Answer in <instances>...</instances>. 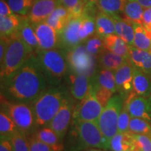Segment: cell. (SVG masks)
I'll return each instance as SVG.
<instances>
[{
    "mask_svg": "<svg viewBox=\"0 0 151 151\" xmlns=\"http://www.w3.org/2000/svg\"><path fill=\"white\" fill-rule=\"evenodd\" d=\"M95 35L101 39L107 36L116 34L115 24L112 17L102 11H99L95 17Z\"/></svg>",
    "mask_w": 151,
    "mask_h": 151,
    "instance_id": "d4e9b609",
    "label": "cell"
},
{
    "mask_svg": "<svg viewBox=\"0 0 151 151\" xmlns=\"http://www.w3.org/2000/svg\"><path fill=\"white\" fill-rule=\"evenodd\" d=\"M134 39L133 46L140 50L151 51V31L143 24L133 23Z\"/></svg>",
    "mask_w": 151,
    "mask_h": 151,
    "instance_id": "83f0119b",
    "label": "cell"
},
{
    "mask_svg": "<svg viewBox=\"0 0 151 151\" xmlns=\"http://www.w3.org/2000/svg\"><path fill=\"white\" fill-rule=\"evenodd\" d=\"M18 131H20L12 119L6 113L1 111L0 113V135L1 138L11 139Z\"/></svg>",
    "mask_w": 151,
    "mask_h": 151,
    "instance_id": "1f68e13d",
    "label": "cell"
},
{
    "mask_svg": "<svg viewBox=\"0 0 151 151\" xmlns=\"http://www.w3.org/2000/svg\"><path fill=\"white\" fill-rule=\"evenodd\" d=\"M112 17L115 24L116 35L120 37L130 46H133L134 39V29L132 22L126 18H122L119 16Z\"/></svg>",
    "mask_w": 151,
    "mask_h": 151,
    "instance_id": "ffe728a7",
    "label": "cell"
},
{
    "mask_svg": "<svg viewBox=\"0 0 151 151\" xmlns=\"http://www.w3.org/2000/svg\"><path fill=\"white\" fill-rule=\"evenodd\" d=\"M123 106L130 116L144 119L151 123V100L132 91L124 100Z\"/></svg>",
    "mask_w": 151,
    "mask_h": 151,
    "instance_id": "8fae6325",
    "label": "cell"
},
{
    "mask_svg": "<svg viewBox=\"0 0 151 151\" xmlns=\"http://www.w3.org/2000/svg\"><path fill=\"white\" fill-rule=\"evenodd\" d=\"M81 22V18H71L59 33V48L65 52L82 43L79 35Z\"/></svg>",
    "mask_w": 151,
    "mask_h": 151,
    "instance_id": "7c38bea8",
    "label": "cell"
},
{
    "mask_svg": "<svg viewBox=\"0 0 151 151\" xmlns=\"http://www.w3.org/2000/svg\"><path fill=\"white\" fill-rule=\"evenodd\" d=\"M71 19V16L69 11L64 6L59 5L47 18L45 22L53 28L57 32L60 33Z\"/></svg>",
    "mask_w": 151,
    "mask_h": 151,
    "instance_id": "44dd1931",
    "label": "cell"
},
{
    "mask_svg": "<svg viewBox=\"0 0 151 151\" xmlns=\"http://www.w3.org/2000/svg\"><path fill=\"white\" fill-rule=\"evenodd\" d=\"M62 6L65 7L66 9L71 13L77 6L83 2L84 0H60Z\"/></svg>",
    "mask_w": 151,
    "mask_h": 151,
    "instance_id": "7bdbcfd3",
    "label": "cell"
},
{
    "mask_svg": "<svg viewBox=\"0 0 151 151\" xmlns=\"http://www.w3.org/2000/svg\"><path fill=\"white\" fill-rule=\"evenodd\" d=\"M99 68L115 71L129 60L104 49L97 57Z\"/></svg>",
    "mask_w": 151,
    "mask_h": 151,
    "instance_id": "7402d4cb",
    "label": "cell"
},
{
    "mask_svg": "<svg viewBox=\"0 0 151 151\" xmlns=\"http://www.w3.org/2000/svg\"><path fill=\"white\" fill-rule=\"evenodd\" d=\"M48 85L33 53L18 70L1 81V97L14 102L30 104Z\"/></svg>",
    "mask_w": 151,
    "mask_h": 151,
    "instance_id": "6da1fadb",
    "label": "cell"
},
{
    "mask_svg": "<svg viewBox=\"0 0 151 151\" xmlns=\"http://www.w3.org/2000/svg\"><path fill=\"white\" fill-rule=\"evenodd\" d=\"M10 37H1V41H0V63L3 61L4 58L8 48Z\"/></svg>",
    "mask_w": 151,
    "mask_h": 151,
    "instance_id": "b9f144b4",
    "label": "cell"
},
{
    "mask_svg": "<svg viewBox=\"0 0 151 151\" xmlns=\"http://www.w3.org/2000/svg\"><path fill=\"white\" fill-rule=\"evenodd\" d=\"M69 72L86 75L92 78L98 69L97 57L86 50L85 45L80 44L65 52Z\"/></svg>",
    "mask_w": 151,
    "mask_h": 151,
    "instance_id": "52a82bcc",
    "label": "cell"
},
{
    "mask_svg": "<svg viewBox=\"0 0 151 151\" xmlns=\"http://www.w3.org/2000/svg\"><path fill=\"white\" fill-rule=\"evenodd\" d=\"M59 5L60 0H35L27 17L32 24L44 22Z\"/></svg>",
    "mask_w": 151,
    "mask_h": 151,
    "instance_id": "9a60e30c",
    "label": "cell"
},
{
    "mask_svg": "<svg viewBox=\"0 0 151 151\" xmlns=\"http://www.w3.org/2000/svg\"><path fill=\"white\" fill-rule=\"evenodd\" d=\"M22 16L20 15L13 14L7 16L0 17V34L1 37H10L17 32Z\"/></svg>",
    "mask_w": 151,
    "mask_h": 151,
    "instance_id": "f1b7e54d",
    "label": "cell"
},
{
    "mask_svg": "<svg viewBox=\"0 0 151 151\" xmlns=\"http://www.w3.org/2000/svg\"><path fill=\"white\" fill-rule=\"evenodd\" d=\"M95 17L86 16V15L81 17L79 35H80L81 40L82 43L86 42L90 37L95 35Z\"/></svg>",
    "mask_w": 151,
    "mask_h": 151,
    "instance_id": "4dcf8cb0",
    "label": "cell"
},
{
    "mask_svg": "<svg viewBox=\"0 0 151 151\" xmlns=\"http://www.w3.org/2000/svg\"><path fill=\"white\" fill-rule=\"evenodd\" d=\"M144 9L135 0H122V11L127 20L132 23L143 24Z\"/></svg>",
    "mask_w": 151,
    "mask_h": 151,
    "instance_id": "484cf974",
    "label": "cell"
},
{
    "mask_svg": "<svg viewBox=\"0 0 151 151\" xmlns=\"http://www.w3.org/2000/svg\"><path fill=\"white\" fill-rule=\"evenodd\" d=\"M134 149L132 133L129 132H117L110 141L109 150L111 151H127Z\"/></svg>",
    "mask_w": 151,
    "mask_h": 151,
    "instance_id": "4316f807",
    "label": "cell"
},
{
    "mask_svg": "<svg viewBox=\"0 0 151 151\" xmlns=\"http://www.w3.org/2000/svg\"><path fill=\"white\" fill-rule=\"evenodd\" d=\"M33 26L39 41V50H46L59 48V33L53 28L45 21L33 24Z\"/></svg>",
    "mask_w": 151,
    "mask_h": 151,
    "instance_id": "5bb4252c",
    "label": "cell"
},
{
    "mask_svg": "<svg viewBox=\"0 0 151 151\" xmlns=\"http://www.w3.org/2000/svg\"><path fill=\"white\" fill-rule=\"evenodd\" d=\"M91 79L95 83L107 88L114 94L117 92L116 79L113 71L99 68Z\"/></svg>",
    "mask_w": 151,
    "mask_h": 151,
    "instance_id": "f546056e",
    "label": "cell"
},
{
    "mask_svg": "<svg viewBox=\"0 0 151 151\" xmlns=\"http://www.w3.org/2000/svg\"><path fill=\"white\" fill-rule=\"evenodd\" d=\"M135 1H137L143 9L151 7V0H135Z\"/></svg>",
    "mask_w": 151,
    "mask_h": 151,
    "instance_id": "7dc6e473",
    "label": "cell"
},
{
    "mask_svg": "<svg viewBox=\"0 0 151 151\" xmlns=\"http://www.w3.org/2000/svg\"><path fill=\"white\" fill-rule=\"evenodd\" d=\"M150 99L151 100V91H150Z\"/></svg>",
    "mask_w": 151,
    "mask_h": 151,
    "instance_id": "816d5d0a",
    "label": "cell"
},
{
    "mask_svg": "<svg viewBox=\"0 0 151 151\" xmlns=\"http://www.w3.org/2000/svg\"><path fill=\"white\" fill-rule=\"evenodd\" d=\"M85 47L90 54L95 57H97L105 49L103 39L95 35L85 42Z\"/></svg>",
    "mask_w": 151,
    "mask_h": 151,
    "instance_id": "d590c367",
    "label": "cell"
},
{
    "mask_svg": "<svg viewBox=\"0 0 151 151\" xmlns=\"http://www.w3.org/2000/svg\"><path fill=\"white\" fill-rule=\"evenodd\" d=\"M16 34L34 53L39 50V41L36 35L35 28L27 16H22L21 23Z\"/></svg>",
    "mask_w": 151,
    "mask_h": 151,
    "instance_id": "e0dca14e",
    "label": "cell"
},
{
    "mask_svg": "<svg viewBox=\"0 0 151 151\" xmlns=\"http://www.w3.org/2000/svg\"><path fill=\"white\" fill-rule=\"evenodd\" d=\"M98 9L100 11L111 16H119L122 11V0H97Z\"/></svg>",
    "mask_w": 151,
    "mask_h": 151,
    "instance_id": "d6a6232c",
    "label": "cell"
},
{
    "mask_svg": "<svg viewBox=\"0 0 151 151\" xmlns=\"http://www.w3.org/2000/svg\"><path fill=\"white\" fill-rule=\"evenodd\" d=\"M34 52L16 33L10 37L6 52L1 65V81L18 70Z\"/></svg>",
    "mask_w": 151,
    "mask_h": 151,
    "instance_id": "5b68a950",
    "label": "cell"
},
{
    "mask_svg": "<svg viewBox=\"0 0 151 151\" xmlns=\"http://www.w3.org/2000/svg\"><path fill=\"white\" fill-rule=\"evenodd\" d=\"M106 50L120 55L126 59L129 58V46L116 34L107 36L103 39Z\"/></svg>",
    "mask_w": 151,
    "mask_h": 151,
    "instance_id": "cb8c5ba5",
    "label": "cell"
},
{
    "mask_svg": "<svg viewBox=\"0 0 151 151\" xmlns=\"http://www.w3.org/2000/svg\"><path fill=\"white\" fill-rule=\"evenodd\" d=\"M133 91L141 97L150 98L151 76L133 66Z\"/></svg>",
    "mask_w": 151,
    "mask_h": 151,
    "instance_id": "d6986e66",
    "label": "cell"
},
{
    "mask_svg": "<svg viewBox=\"0 0 151 151\" xmlns=\"http://www.w3.org/2000/svg\"><path fill=\"white\" fill-rule=\"evenodd\" d=\"M104 107L96 97L95 91L90 84L86 96L75 105L72 120L83 121H97Z\"/></svg>",
    "mask_w": 151,
    "mask_h": 151,
    "instance_id": "9c48e42d",
    "label": "cell"
},
{
    "mask_svg": "<svg viewBox=\"0 0 151 151\" xmlns=\"http://www.w3.org/2000/svg\"><path fill=\"white\" fill-rule=\"evenodd\" d=\"M127 151H137V150H127Z\"/></svg>",
    "mask_w": 151,
    "mask_h": 151,
    "instance_id": "f907efd6",
    "label": "cell"
},
{
    "mask_svg": "<svg viewBox=\"0 0 151 151\" xmlns=\"http://www.w3.org/2000/svg\"><path fill=\"white\" fill-rule=\"evenodd\" d=\"M135 150L151 151V134H132Z\"/></svg>",
    "mask_w": 151,
    "mask_h": 151,
    "instance_id": "74e56055",
    "label": "cell"
},
{
    "mask_svg": "<svg viewBox=\"0 0 151 151\" xmlns=\"http://www.w3.org/2000/svg\"><path fill=\"white\" fill-rule=\"evenodd\" d=\"M73 99H74L71 96L70 97L69 94L67 92L59 111L47 125L54 130L62 140H63L66 136L72 120L75 107Z\"/></svg>",
    "mask_w": 151,
    "mask_h": 151,
    "instance_id": "30bf717a",
    "label": "cell"
},
{
    "mask_svg": "<svg viewBox=\"0 0 151 151\" xmlns=\"http://www.w3.org/2000/svg\"><path fill=\"white\" fill-rule=\"evenodd\" d=\"M85 1H97V0H84Z\"/></svg>",
    "mask_w": 151,
    "mask_h": 151,
    "instance_id": "681fc988",
    "label": "cell"
},
{
    "mask_svg": "<svg viewBox=\"0 0 151 151\" xmlns=\"http://www.w3.org/2000/svg\"><path fill=\"white\" fill-rule=\"evenodd\" d=\"M28 140L30 151H55L52 147L39 140L33 135L30 136Z\"/></svg>",
    "mask_w": 151,
    "mask_h": 151,
    "instance_id": "60d3db41",
    "label": "cell"
},
{
    "mask_svg": "<svg viewBox=\"0 0 151 151\" xmlns=\"http://www.w3.org/2000/svg\"><path fill=\"white\" fill-rule=\"evenodd\" d=\"M131 116L124 107H122L118 121V132H129V125Z\"/></svg>",
    "mask_w": 151,
    "mask_h": 151,
    "instance_id": "ab89813d",
    "label": "cell"
},
{
    "mask_svg": "<svg viewBox=\"0 0 151 151\" xmlns=\"http://www.w3.org/2000/svg\"><path fill=\"white\" fill-rule=\"evenodd\" d=\"M91 78L83 74L69 72L67 82L71 96L75 100L81 101L89 91Z\"/></svg>",
    "mask_w": 151,
    "mask_h": 151,
    "instance_id": "2e32d148",
    "label": "cell"
},
{
    "mask_svg": "<svg viewBox=\"0 0 151 151\" xmlns=\"http://www.w3.org/2000/svg\"><path fill=\"white\" fill-rule=\"evenodd\" d=\"M11 143L14 151H30L27 136L20 131H18L11 137Z\"/></svg>",
    "mask_w": 151,
    "mask_h": 151,
    "instance_id": "8d00e7d4",
    "label": "cell"
},
{
    "mask_svg": "<svg viewBox=\"0 0 151 151\" xmlns=\"http://www.w3.org/2000/svg\"><path fill=\"white\" fill-rule=\"evenodd\" d=\"M32 135L42 142L52 147L55 151H62L65 148L63 140H62L55 132L48 126H45Z\"/></svg>",
    "mask_w": 151,
    "mask_h": 151,
    "instance_id": "603a6c76",
    "label": "cell"
},
{
    "mask_svg": "<svg viewBox=\"0 0 151 151\" xmlns=\"http://www.w3.org/2000/svg\"><path fill=\"white\" fill-rule=\"evenodd\" d=\"M129 62L134 67L151 76V51L129 46Z\"/></svg>",
    "mask_w": 151,
    "mask_h": 151,
    "instance_id": "ac0fdd59",
    "label": "cell"
},
{
    "mask_svg": "<svg viewBox=\"0 0 151 151\" xmlns=\"http://www.w3.org/2000/svg\"><path fill=\"white\" fill-rule=\"evenodd\" d=\"M82 151H109V150H105V149H101V148H89Z\"/></svg>",
    "mask_w": 151,
    "mask_h": 151,
    "instance_id": "c3c4849f",
    "label": "cell"
},
{
    "mask_svg": "<svg viewBox=\"0 0 151 151\" xmlns=\"http://www.w3.org/2000/svg\"><path fill=\"white\" fill-rule=\"evenodd\" d=\"M14 14L9 6L8 3H6L4 0L0 1V17L10 16Z\"/></svg>",
    "mask_w": 151,
    "mask_h": 151,
    "instance_id": "bcb514c9",
    "label": "cell"
},
{
    "mask_svg": "<svg viewBox=\"0 0 151 151\" xmlns=\"http://www.w3.org/2000/svg\"><path fill=\"white\" fill-rule=\"evenodd\" d=\"M67 92L62 87L51 86L30 103L36 128L48 125L59 111Z\"/></svg>",
    "mask_w": 151,
    "mask_h": 151,
    "instance_id": "3957f363",
    "label": "cell"
},
{
    "mask_svg": "<svg viewBox=\"0 0 151 151\" xmlns=\"http://www.w3.org/2000/svg\"><path fill=\"white\" fill-rule=\"evenodd\" d=\"M36 60L48 84L59 86L69 72L66 53L60 48L50 50H39L35 53Z\"/></svg>",
    "mask_w": 151,
    "mask_h": 151,
    "instance_id": "277c9868",
    "label": "cell"
},
{
    "mask_svg": "<svg viewBox=\"0 0 151 151\" xmlns=\"http://www.w3.org/2000/svg\"><path fill=\"white\" fill-rule=\"evenodd\" d=\"M117 93L126 99L133 91V65L128 60L114 71Z\"/></svg>",
    "mask_w": 151,
    "mask_h": 151,
    "instance_id": "4fadbf2b",
    "label": "cell"
},
{
    "mask_svg": "<svg viewBox=\"0 0 151 151\" xmlns=\"http://www.w3.org/2000/svg\"><path fill=\"white\" fill-rule=\"evenodd\" d=\"M124 104V99L119 94L113 95L97 120V124L101 133L110 142L111 139L118 132L119 115Z\"/></svg>",
    "mask_w": 151,
    "mask_h": 151,
    "instance_id": "ba28073f",
    "label": "cell"
},
{
    "mask_svg": "<svg viewBox=\"0 0 151 151\" xmlns=\"http://www.w3.org/2000/svg\"><path fill=\"white\" fill-rule=\"evenodd\" d=\"M110 142L101 133L97 121L72 120L67 151H82L89 148L109 150Z\"/></svg>",
    "mask_w": 151,
    "mask_h": 151,
    "instance_id": "7a4b0ae2",
    "label": "cell"
},
{
    "mask_svg": "<svg viewBox=\"0 0 151 151\" xmlns=\"http://www.w3.org/2000/svg\"><path fill=\"white\" fill-rule=\"evenodd\" d=\"M0 151H14L11 139H9V138H1Z\"/></svg>",
    "mask_w": 151,
    "mask_h": 151,
    "instance_id": "f6af8a7d",
    "label": "cell"
},
{
    "mask_svg": "<svg viewBox=\"0 0 151 151\" xmlns=\"http://www.w3.org/2000/svg\"><path fill=\"white\" fill-rule=\"evenodd\" d=\"M142 21L143 25L151 31V7L144 9Z\"/></svg>",
    "mask_w": 151,
    "mask_h": 151,
    "instance_id": "ee69618b",
    "label": "cell"
},
{
    "mask_svg": "<svg viewBox=\"0 0 151 151\" xmlns=\"http://www.w3.org/2000/svg\"><path fill=\"white\" fill-rule=\"evenodd\" d=\"M1 111L6 113L16 124L18 129L26 136L35 129V116L30 104L14 102L1 97Z\"/></svg>",
    "mask_w": 151,
    "mask_h": 151,
    "instance_id": "8992f818",
    "label": "cell"
},
{
    "mask_svg": "<svg viewBox=\"0 0 151 151\" xmlns=\"http://www.w3.org/2000/svg\"><path fill=\"white\" fill-rule=\"evenodd\" d=\"M90 84H91L92 88H94V91H95L96 97H97V99L99 100L101 106L104 107L107 104V103L109 102L111 98L113 97L114 93L111 92V90L107 89V88H104V87L100 86L97 83H95L92 79L90 80Z\"/></svg>",
    "mask_w": 151,
    "mask_h": 151,
    "instance_id": "f35d334b",
    "label": "cell"
},
{
    "mask_svg": "<svg viewBox=\"0 0 151 151\" xmlns=\"http://www.w3.org/2000/svg\"><path fill=\"white\" fill-rule=\"evenodd\" d=\"M35 0H7V3L14 14L27 16Z\"/></svg>",
    "mask_w": 151,
    "mask_h": 151,
    "instance_id": "e575fe53",
    "label": "cell"
},
{
    "mask_svg": "<svg viewBox=\"0 0 151 151\" xmlns=\"http://www.w3.org/2000/svg\"><path fill=\"white\" fill-rule=\"evenodd\" d=\"M129 132L132 134H151V123L144 119L131 117Z\"/></svg>",
    "mask_w": 151,
    "mask_h": 151,
    "instance_id": "836d02e7",
    "label": "cell"
}]
</instances>
